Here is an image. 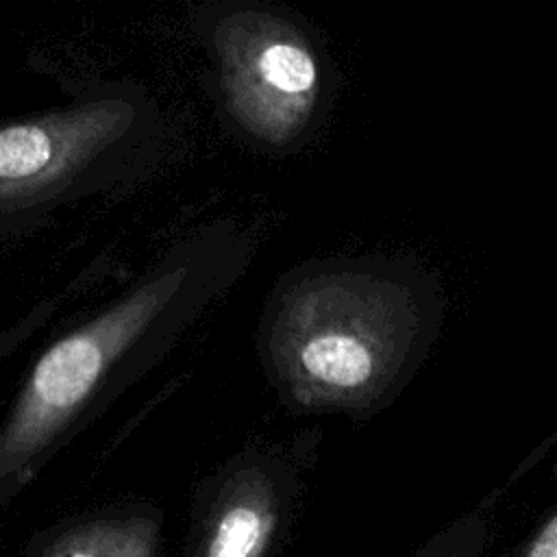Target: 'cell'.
<instances>
[{
	"label": "cell",
	"mask_w": 557,
	"mask_h": 557,
	"mask_svg": "<svg viewBox=\"0 0 557 557\" xmlns=\"http://www.w3.org/2000/svg\"><path fill=\"white\" fill-rule=\"evenodd\" d=\"M220 283L196 257L178 259L85 326L63 335L35 363L0 431V476L26 470L117 385L146 368Z\"/></svg>",
	"instance_id": "obj_2"
},
{
	"label": "cell",
	"mask_w": 557,
	"mask_h": 557,
	"mask_svg": "<svg viewBox=\"0 0 557 557\" xmlns=\"http://www.w3.org/2000/svg\"><path fill=\"white\" fill-rule=\"evenodd\" d=\"M276 516L272 481L255 468L237 472L220 494L198 557H263Z\"/></svg>",
	"instance_id": "obj_5"
},
{
	"label": "cell",
	"mask_w": 557,
	"mask_h": 557,
	"mask_svg": "<svg viewBox=\"0 0 557 557\" xmlns=\"http://www.w3.org/2000/svg\"><path fill=\"white\" fill-rule=\"evenodd\" d=\"M485 540V529L479 516L457 522L453 529L440 533L416 557H479Z\"/></svg>",
	"instance_id": "obj_7"
},
{
	"label": "cell",
	"mask_w": 557,
	"mask_h": 557,
	"mask_svg": "<svg viewBox=\"0 0 557 557\" xmlns=\"http://www.w3.org/2000/svg\"><path fill=\"white\" fill-rule=\"evenodd\" d=\"M520 557H557V507L520 548Z\"/></svg>",
	"instance_id": "obj_8"
},
{
	"label": "cell",
	"mask_w": 557,
	"mask_h": 557,
	"mask_svg": "<svg viewBox=\"0 0 557 557\" xmlns=\"http://www.w3.org/2000/svg\"><path fill=\"white\" fill-rule=\"evenodd\" d=\"M135 122L124 100H96L41 120L0 126V207L70 191L124 141Z\"/></svg>",
	"instance_id": "obj_4"
},
{
	"label": "cell",
	"mask_w": 557,
	"mask_h": 557,
	"mask_svg": "<svg viewBox=\"0 0 557 557\" xmlns=\"http://www.w3.org/2000/svg\"><path fill=\"white\" fill-rule=\"evenodd\" d=\"M442 311L440 281L413 259L326 261L283 289L270 363L294 405L370 413L413 379Z\"/></svg>",
	"instance_id": "obj_1"
},
{
	"label": "cell",
	"mask_w": 557,
	"mask_h": 557,
	"mask_svg": "<svg viewBox=\"0 0 557 557\" xmlns=\"http://www.w3.org/2000/svg\"><path fill=\"white\" fill-rule=\"evenodd\" d=\"M220 85L235 120L257 139H298L322 100L309 37L283 17L233 15L218 33Z\"/></svg>",
	"instance_id": "obj_3"
},
{
	"label": "cell",
	"mask_w": 557,
	"mask_h": 557,
	"mask_svg": "<svg viewBox=\"0 0 557 557\" xmlns=\"http://www.w3.org/2000/svg\"><path fill=\"white\" fill-rule=\"evenodd\" d=\"M157 527L148 518L94 520L63 533L50 557H152Z\"/></svg>",
	"instance_id": "obj_6"
}]
</instances>
